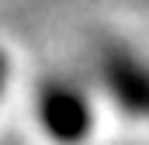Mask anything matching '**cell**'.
<instances>
[{"label": "cell", "instance_id": "1", "mask_svg": "<svg viewBox=\"0 0 149 145\" xmlns=\"http://www.w3.org/2000/svg\"><path fill=\"white\" fill-rule=\"evenodd\" d=\"M35 128L49 145H87L97 135L101 110L80 79H49L35 93Z\"/></svg>", "mask_w": 149, "mask_h": 145}, {"label": "cell", "instance_id": "2", "mask_svg": "<svg viewBox=\"0 0 149 145\" xmlns=\"http://www.w3.org/2000/svg\"><path fill=\"white\" fill-rule=\"evenodd\" d=\"M10 79H14V59L10 52L0 45V104L7 100V90H10Z\"/></svg>", "mask_w": 149, "mask_h": 145}]
</instances>
